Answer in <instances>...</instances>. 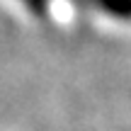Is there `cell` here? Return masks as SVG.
<instances>
[{
	"label": "cell",
	"instance_id": "6da1fadb",
	"mask_svg": "<svg viewBox=\"0 0 131 131\" xmlns=\"http://www.w3.org/2000/svg\"><path fill=\"white\" fill-rule=\"evenodd\" d=\"M75 3H88L117 19H131V0H75Z\"/></svg>",
	"mask_w": 131,
	"mask_h": 131
},
{
	"label": "cell",
	"instance_id": "7a4b0ae2",
	"mask_svg": "<svg viewBox=\"0 0 131 131\" xmlns=\"http://www.w3.org/2000/svg\"><path fill=\"white\" fill-rule=\"evenodd\" d=\"M22 3H24V7L32 15H37V17H44L46 10H49V0H22Z\"/></svg>",
	"mask_w": 131,
	"mask_h": 131
}]
</instances>
